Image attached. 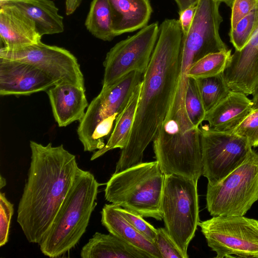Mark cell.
<instances>
[{
    "instance_id": "cell-32",
    "label": "cell",
    "mask_w": 258,
    "mask_h": 258,
    "mask_svg": "<svg viewBox=\"0 0 258 258\" xmlns=\"http://www.w3.org/2000/svg\"><path fill=\"white\" fill-rule=\"evenodd\" d=\"M258 5V0H234L231 7V29Z\"/></svg>"
},
{
    "instance_id": "cell-12",
    "label": "cell",
    "mask_w": 258,
    "mask_h": 258,
    "mask_svg": "<svg viewBox=\"0 0 258 258\" xmlns=\"http://www.w3.org/2000/svg\"><path fill=\"white\" fill-rule=\"evenodd\" d=\"M0 58L25 62L38 68L56 83H71L85 89L83 74L77 58L62 47L41 41L16 49H0Z\"/></svg>"
},
{
    "instance_id": "cell-22",
    "label": "cell",
    "mask_w": 258,
    "mask_h": 258,
    "mask_svg": "<svg viewBox=\"0 0 258 258\" xmlns=\"http://www.w3.org/2000/svg\"><path fill=\"white\" fill-rule=\"evenodd\" d=\"M142 81L137 86L126 105L118 115L113 129L105 146L92 154L91 160H94L116 148L123 149L127 145L133 127L141 91Z\"/></svg>"
},
{
    "instance_id": "cell-27",
    "label": "cell",
    "mask_w": 258,
    "mask_h": 258,
    "mask_svg": "<svg viewBox=\"0 0 258 258\" xmlns=\"http://www.w3.org/2000/svg\"><path fill=\"white\" fill-rule=\"evenodd\" d=\"M258 22V5L240 20L229 32L230 40L235 50H241L248 42Z\"/></svg>"
},
{
    "instance_id": "cell-15",
    "label": "cell",
    "mask_w": 258,
    "mask_h": 258,
    "mask_svg": "<svg viewBox=\"0 0 258 258\" xmlns=\"http://www.w3.org/2000/svg\"><path fill=\"white\" fill-rule=\"evenodd\" d=\"M55 120L65 127L84 117L88 106L85 89L71 83H58L46 91Z\"/></svg>"
},
{
    "instance_id": "cell-14",
    "label": "cell",
    "mask_w": 258,
    "mask_h": 258,
    "mask_svg": "<svg viewBox=\"0 0 258 258\" xmlns=\"http://www.w3.org/2000/svg\"><path fill=\"white\" fill-rule=\"evenodd\" d=\"M223 74L231 90L252 93L258 80V22L247 44L231 54Z\"/></svg>"
},
{
    "instance_id": "cell-24",
    "label": "cell",
    "mask_w": 258,
    "mask_h": 258,
    "mask_svg": "<svg viewBox=\"0 0 258 258\" xmlns=\"http://www.w3.org/2000/svg\"><path fill=\"white\" fill-rule=\"evenodd\" d=\"M196 80L206 113L225 98L231 91L227 83L223 73Z\"/></svg>"
},
{
    "instance_id": "cell-10",
    "label": "cell",
    "mask_w": 258,
    "mask_h": 258,
    "mask_svg": "<svg viewBox=\"0 0 258 258\" xmlns=\"http://www.w3.org/2000/svg\"><path fill=\"white\" fill-rule=\"evenodd\" d=\"M159 31V25L156 22L114 45L103 61L102 88L114 84L132 72L144 74L151 60Z\"/></svg>"
},
{
    "instance_id": "cell-5",
    "label": "cell",
    "mask_w": 258,
    "mask_h": 258,
    "mask_svg": "<svg viewBox=\"0 0 258 258\" xmlns=\"http://www.w3.org/2000/svg\"><path fill=\"white\" fill-rule=\"evenodd\" d=\"M144 74L133 71L114 84L102 88L88 105L79 121L77 134L84 151H96L105 145L118 115L123 110Z\"/></svg>"
},
{
    "instance_id": "cell-7",
    "label": "cell",
    "mask_w": 258,
    "mask_h": 258,
    "mask_svg": "<svg viewBox=\"0 0 258 258\" xmlns=\"http://www.w3.org/2000/svg\"><path fill=\"white\" fill-rule=\"evenodd\" d=\"M257 200L258 153L252 149L239 166L207 185V208L212 216H244Z\"/></svg>"
},
{
    "instance_id": "cell-21",
    "label": "cell",
    "mask_w": 258,
    "mask_h": 258,
    "mask_svg": "<svg viewBox=\"0 0 258 258\" xmlns=\"http://www.w3.org/2000/svg\"><path fill=\"white\" fill-rule=\"evenodd\" d=\"M80 255L82 258H152L112 234L98 232L82 247Z\"/></svg>"
},
{
    "instance_id": "cell-26",
    "label": "cell",
    "mask_w": 258,
    "mask_h": 258,
    "mask_svg": "<svg viewBox=\"0 0 258 258\" xmlns=\"http://www.w3.org/2000/svg\"><path fill=\"white\" fill-rule=\"evenodd\" d=\"M187 115L192 124L199 127L204 121L206 110L195 79L189 78L185 96Z\"/></svg>"
},
{
    "instance_id": "cell-30",
    "label": "cell",
    "mask_w": 258,
    "mask_h": 258,
    "mask_svg": "<svg viewBox=\"0 0 258 258\" xmlns=\"http://www.w3.org/2000/svg\"><path fill=\"white\" fill-rule=\"evenodd\" d=\"M14 205L8 200L5 194L0 193V246L5 245L8 241L9 230Z\"/></svg>"
},
{
    "instance_id": "cell-8",
    "label": "cell",
    "mask_w": 258,
    "mask_h": 258,
    "mask_svg": "<svg viewBox=\"0 0 258 258\" xmlns=\"http://www.w3.org/2000/svg\"><path fill=\"white\" fill-rule=\"evenodd\" d=\"M198 226L216 258H258V220L244 216H213Z\"/></svg>"
},
{
    "instance_id": "cell-38",
    "label": "cell",
    "mask_w": 258,
    "mask_h": 258,
    "mask_svg": "<svg viewBox=\"0 0 258 258\" xmlns=\"http://www.w3.org/2000/svg\"><path fill=\"white\" fill-rule=\"evenodd\" d=\"M221 3H225L227 6L231 8L234 0H219Z\"/></svg>"
},
{
    "instance_id": "cell-36",
    "label": "cell",
    "mask_w": 258,
    "mask_h": 258,
    "mask_svg": "<svg viewBox=\"0 0 258 258\" xmlns=\"http://www.w3.org/2000/svg\"><path fill=\"white\" fill-rule=\"evenodd\" d=\"M252 95V102L253 103V109L258 108V80L255 85L253 91L251 94Z\"/></svg>"
},
{
    "instance_id": "cell-31",
    "label": "cell",
    "mask_w": 258,
    "mask_h": 258,
    "mask_svg": "<svg viewBox=\"0 0 258 258\" xmlns=\"http://www.w3.org/2000/svg\"><path fill=\"white\" fill-rule=\"evenodd\" d=\"M118 208L125 218L137 230L154 242L157 234V229L145 221L140 215L118 206Z\"/></svg>"
},
{
    "instance_id": "cell-18",
    "label": "cell",
    "mask_w": 258,
    "mask_h": 258,
    "mask_svg": "<svg viewBox=\"0 0 258 258\" xmlns=\"http://www.w3.org/2000/svg\"><path fill=\"white\" fill-rule=\"evenodd\" d=\"M101 213V223L110 233L145 251L152 258H162L155 243L141 233L125 218L118 206L105 204Z\"/></svg>"
},
{
    "instance_id": "cell-39",
    "label": "cell",
    "mask_w": 258,
    "mask_h": 258,
    "mask_svg": "<svg viewBox=\"0 0 258 258\" xmlns=\"http://www.w3.org/2000/svg\"><path fill=\"white\" fill-rule=\"evenodd\" d=\"M7 0H0V4H2L4 3H5L6 1H7Z\"/></svg>"
},
{
    "instance_id": "cell-25",
    "label": "cell",
    "mask_w": 258,
    "mask_h": 258,
    "mask_svg": "<svg viewBox=\"0 0 258 258\" xmlns=\"http://www.w3.org/2000/svg\"><path fill=\"white\" fill-rule=\"evenodd\" d=\"M231 55V49L208 54L194 63L187 76L195 79L216 76L224 72Z\"/></svg>"
},
{
    "instance_id": "cell-11",
    "label": "cell",
    "mask_w": 258,
    "mask_h": 258,
    "mask_svg": "<svg viewBox=\"0 0 258 258\" xmlns=\"http://www.w3.org/2000/svg\"><path fill=\"white\" fill-rule=\"evenodd\" d=\"M202 175L208 184H216L239 166L252 147L244 138L233 133L213 131L202 124Z\"/></svg>"
},
{
    "instance_id": "cell-9",
    "label": "cell",
    "mask_w": 258,
    "mask_h": 258,
    "mask_svg": "<svg viewBox=\"0 0 258 258\" xmlns=\"http://www.w3.org/2000/svg\"><path fill=\"white\" fill-rule=\"evenodd\" d=\"M219 0H199L191 26L182 35L180 69L187 74L190 67L204 56L228 50L219 34L223 18L219 12Z\"/></svg>"
},
{
    "instance_id": "cell-37",
    "label": "cell",
    "mask_w": 258,
    "mask_h": 258,
    "mask_svg": "<svg viewBox=\"0 0 258 258\" xmlns=\"http://www.w3.org/2000/svg\"><path fill=\"white\" fill-rule=\"evenodd\" d=\"M7 184L6 179L3 177L2 175H1L0 177V187L2 188L3 187L6 186Z\"/></svg>"
},
{
    "instance_id": "cell-16",
    "label": "cell",
    "mask_w": 258,
    "mask_h": 258,
    "mask_svg": "<svg viewBox=\"0 0 258 258\" xmlns=\"http://www.w3.org/2000/svg\"><path fill=\"white\" fill-rule=\"evenodd\" d=\"M252 100L242 92L231 91L216 106L207 112L204 121L210 130L232 133L234 130L252 110Z\"/></svg>"
},
{
    "instance_id": "cell-35",
    "label": "cell",
    "mask_w": 258,
    "mask_h": 258,
    "mask_svg": "<svg viewBox=\"0 0 258 258\" xmlns=\"http://www.w3.org/2000/svg\"><path fill=\"white\" fill-rule=\"evenodd\" d=\"M176 3L179 13L185 9L197 4L199 0H174Z\"/></svg>"
},
{
    "instance_id": "cell-23",
    "label": "cell",
    "mask_w": 258,
    "mask_h": 258,
    "mask_svg": "<svg viewBox=\"0 0 258 258\" xmlns=\"http://www.w3.org/2000/svg\"><path fill=\"white\" fill-rule=\"evenodd\" d=\"M85 25L96 38L110 41L115 37L112 29V17L108 0H92Z\"/></svg>"
},
{
    "instance_id": "cell-34",
    "label": "cell",
    "mask_w": 258,
    "mask_h": 258,
    "mask_svg": "<svg viewBox=\"0 0 258 258\" xmlns=\"http://www.w3.org/2000/svg\"><path fill=\"white\" fill-rule=\"evenodd\" d=\"M82 0H66V13L67 15L73 14L78 8Z\"/></svg>"
},
{
    "instance_id": "cell-28",
    "label": "cell",
    "mask_w": 258,
    "mask_h": 258,
    "mask_svg": "<svg viewBox=\"0 0 258 258\" xmlns=\"http://www.w3.org/2000/svg\"><path fill=\"white\" fill-rule=\"evenodd\" d=\"M232 133L245 139L251 147H258V108L252 109Z\"/></svg>"
},
{
    "instance_id": "cell-17",
    "label": "cell",
    "mask_w": 258,
    "mask_h": 258,
    "mask_svg": "<svg viewBox=\"0 0 258 258\" xmlns=\"http://www.w3.org/2000/svg\"><path fill=\"white\" fill-rule=\"evenodd\" d=\"M0 36L5 47L16 49L38 43L42 36L35 23L17 9L0 6Z\"/></svg>"
},
{
    "instance_id": "cell-2",
    "label": "cell",
    "mask_w": 258,
    "mask_h": 258,
    "mask_svg": "<svg viewBox=\"0 0 258 258\" xmlns=\"http://www.w3.org/2000/svg\"><path fill=\"white\" fill-rule=\"evenodd\" d=\"M31 162L19 203L17 222L30 243L39 244L51 227L80 168L62 145L30 141Z\"/></svg>"
},
{
    "instance_id": "cell-4",
    "label": "cell",
    "mask_w": 258,
    "mask_h": 258,
    "mask_svg": "<svg viewBox=\"0 0 258 258\" xmlns=\"http://www.w3.org/2000/svg\"><path fill=\"white\" fill-rule=\"evenodd\" d=\"M164 180L165 174L157 161L142 162L114 173L106 183L105 198L143 217L161 220Z\"/></svg>"
},
{
    "instance_id": "cell-3",
    "label": "cell",
    "mask_w": 258,
    "mask_h": 258,
    "mask_svg": "<svg viewBox=\"0 0 258 258\" xmlns=\"http://www.w3.org/2000/svg\"><path fill=\"white\" fill-rule=\"evenodd\" d=\"M100 185L92 173L79 169L51 227L38 244L44 255L59 257L78 243L97 205Z\"/></svg>"
},
{
    "instance_id": "cell-20",
    "label": "cell",
    "mask_w": 258,
    "mask_h": 258,
    "mask_svg": "<svg viewBox=\"0 0 258 258\" xmlns=\"http://www.w3.org/2000/svg\"><path fill=\"white\" fill-rule=\"evenodd\" d=\"M8 5L17 9L32 20L41 36L62 33L64 29L63 18L51 0H7L0 6Z\"/></svg>"
},
{
    "instance_id": "cell-29",
    "label": "cell",
    "mask_w": 258,
    "mask_h": 258,
    "mask_svg": "<svg viewBox=\"0 0 258 258\" xmlns=\"http://www.w3.org/2000/svg\"><path fill=\"white\" fill-rule=\"evenodd\" d=\"M154 243L162 258H185L165 228L157 229Z\"/></svg>"
},
{
    "instance_id": "cell-1",
    "label": "cell",
    "mask_w": 258,
    "mask_h": 258,
    "mask_svg": "<svg viewBox=\"0 0 258 258\" xmlns=\"http://www.w3.org/2000/svg\"><path fill=\"white\" fill-rule=\"evenodd\" d=\"M182 32L178 20L165 19L144 74L128 142L121 150L115 173L142 162L169 110L178 80Z\"/></svg>"
},
{
    "instance_id": "cell-13",
    "label": "cell",
    "mask_w": 258,
    "mask_h": 258,
    "mask_svg": "<svg viewBox=\"0 0 258 258\" xmlns=\"http://www.w3.org/2000/svg\"><path fill=\"white\" fill-rule=\"evenodd\" d=\"M55 82L29 63L0 58V95H29L46 91Z\"/></svg>"
},
{
    "instance_id": "cell-6",
    "label": "cell",
    "mask_w": 258,
    "mask_h": 258,
    "mask_svg": "<svg viewBox=\"0 0 258 258\" xmlns=\"http://www.w3.org/2000/svg\"><path fill=\"white\" fill-rule=\"evenodd\" d=\"M197 183L198 180L184 176L165 175L160 207L162 219L185 258L200 222Z\"/></svg>"
},
{
    "instance_id": "cell-19",
    "label": "cell",
    "mask_w": 258,
    "mask_h": 258,
    "mask_svg": "<svg viewBox=\"0 0 258 258\" xmlns=\"http://www.w3.org/2000/svg\"><path fill=\"white\" fill-rule=\"evenodd\" d=\"M115 36L147 25L153 12L149 0H108Z\"/></svg>"
},
{
    "instance_id": "cell-33",
    "label": "cell",
    "mask_w": 258,
    "mask_h": 258,
    "mask_svg": "<svg viewBox=\"0 0 258 258\" xmlns=\"http://www.w3.org/2000/svg\"><path fill=\"white\" fill-rule=\"evenodd\" d=\"M197 5L192 6L179 13L178 21L183 36L187 33L191 26L194 18Z\"/></svg>"
}]
</instances>
